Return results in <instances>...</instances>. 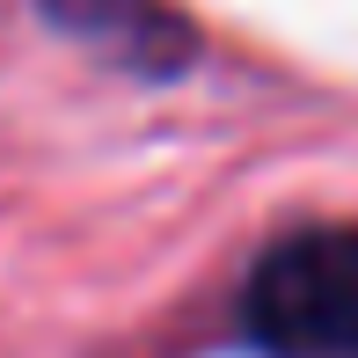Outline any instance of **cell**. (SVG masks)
<instances>
[{"mask_svg":"<svg viewBox=\"0 0 358 358\" xmlns=\"http://www.w3.org/2000/svg\"><path fill=\"white\" fill-rule=\"evenodd\" d=\"M241 322L271 358H358V234H292L256 264Z\"/></svg>","mask_w":358,"mask_h":358,"instance_id":"cell-1","label":"cell"},{"mask_svg":"<svg viewBox=\"0 0 358 358\" xmlns=\"http://www.w3.org/2000/svg\"><path fill=\"white\" fill-rule=\"evenodd\" d=\"M52 15L139 73H176V59H190V44H198L161 0H52Z\"/></svg>","mask_w":358,"mask_h":358,"instance_id":"cell-2","label":"cell"}]
</instances>
